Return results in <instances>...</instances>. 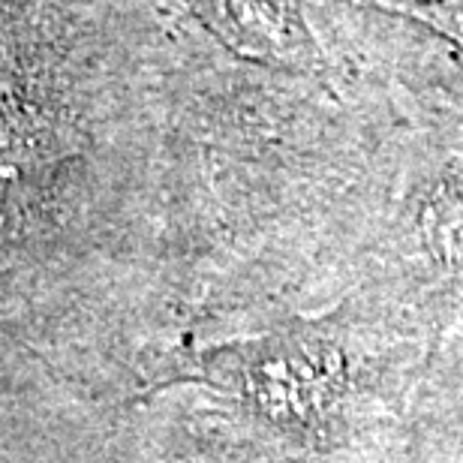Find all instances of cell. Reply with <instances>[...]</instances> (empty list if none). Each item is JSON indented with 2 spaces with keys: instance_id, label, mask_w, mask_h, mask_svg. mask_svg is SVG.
Segmentation results:
<instances>
[{
  "instance_id": "cell-4",
  "label": "cell",
  "mask_w": 463,
  "mask_h": 463,
  "mask_svg": "<svg viewBox=\"0 0 463 463\" xmlns=\"http://www.w3.org/2000/svg\"><path fill=\"white\" fill-rule=\"evenodd\" d=\"M196 15L235 54L268 67L307 70L317 61L295 0H196Z\"/></svg>"
},
{
  "instance_id": "cell-5",
  "label": "cell",
  "mask_w": 463,
  "mask_h": 463,
  "mask_svg": "<svg viewBox=\"0 0 463 463\" xmlns=\"http://www.w3.org/2000/svg\"><path fill=\"white\" fill-rule=\"evenodd\" d=\"M406 463H463V313L439 335L424 367Z\"/></svg>"
},
{
  "instance_id": "cell-3",
  "label": "cell",
  "mask_w": 463,
  "mask_h": 463,
  "mask_svg": "<svg viewBox=\"0 0 463 463\" xmlns=\"http://www.w3.org/2000/svg\"><path fill=\"white\" fill-rule=\"evenodd\" d=\"M115 463H295L196 385H165L118 406Z\"/></svg>"
},
{
  "instance_id": "cell-2",
  "label": "cell",
  "mask_w": 463,
  "mask_h": 463,
  "mask_svg": "<svg viewBox=\"0 0 463 463\" xmlns=\"http://www.w3.org/2000/svg\"><path fill=\"white\" fill-rule=\"evenodd\" d=\"M120 403L99 401L31 352L0 344V463H115Z\"/></svg>"
},
{
  "instance_id": "cell-1",
  "label": "cell",
  "mask_w": 463,
  "mask_h": 463,
  "mask_svg": "<svg viewBox=\"0 0 463 463\" xmlns=\"http://www.w3.org/2000/svg\"><path fill=\"white\" fill-rule=\"evenodd\" d=\"M430 352L419 331L346 295L184 346L154 388L196 385L295 463H406Z\"/></svg>"
},
{
  "instance_id": "cell-6",
  "label": "cell",
  "mask_w": 463,
  "mask_h": 463,
  "mask_svg": "<svg viewBox=\"0 0 463 463\" xmlns=\"http://www.w3.org/2000/svg\"><path fill=\"white\" fill-rule=\"evenodd\" d=\"M401 15L415 18V22L433 27L442 36L455 40L458 45H463V0H433V4L424 6H410L401 9Z\"/></svg>"
}]
</instances>
